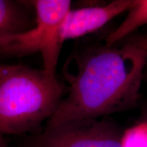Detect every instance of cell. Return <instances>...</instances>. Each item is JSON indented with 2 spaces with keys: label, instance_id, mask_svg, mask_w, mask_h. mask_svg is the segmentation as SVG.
<instances>
[{
  "label": "cell",
  "instance_id": "cell-2",
  "mask_svg": "<svg viewBox=\"0 0 147 147\" xmlns=\"http://www.w3.org/2000/svg\"><path fill=\"white\" fill-rule=\"evenodd\" d=\"M65 85L42 69L0 64V136L36 133L52 117Z\"/></svg>",
  "mask_w": 147,
  "mask_h": 147
},
{
  "label": "cell",
  "instance_id": "cell-11",
  "mask_svg": "<svg viewBox=\"0 0 147 147\" xmlns=\"http://www.w3.org/2000/svg\"><path fill=\"white\" fill-rule=\"evenodd\" d=\"M23 147H25V146H23Z\"/></svg>",
  "mask_w": 147,
  "mask_h": 147
},
{
  "label": "cell",
  "instance_id": "cell-8",
  "mask_svg": "<svg viewBox=\"0 0 147 147\" xmlns=\"http://www.w3.org/2000/svg\"><path fill=\"white\" fill-rule=\"evenodd\" d=\"M121 147H147V121L125 130L121 136Z\"/></svg>",
  "mask_w": 147,
  "mask_h": 147
},
{
  "label": "cell",
  "instance_id": "cell-7",
  "mask_svg": "<svg viewBox=\"0 0 147 147\" xmlns=\"http://www.w3.org/2000/svg\"><path fill=\"white\" fill-rule=\"evenodd\" d=\"M146 24L147 0H135L123 21L107 37L106 45H116L134 31Z\"/></svg>",
  "mask_w": 147,
  "mask_h": 147
},
{
  "label": "cell",
  "instance_id": "cell-5",
  "mask_svg": "<svg viewBox=\"0 0 147 147\" xmlns=\"http://www.w3.org/2000/svg\"><path fill=\"white\" fill-rule=\"evenodd\" d=\"M135 0H115L102 6H92L69 11L63 22V41L94 32L113 18L129 10Z\"/></svg>",
  "mask_w": 147,
  "mask_h": 147
},
{
  "label": "cell",
  "instance_id": "cell-6",
  "mask_svg": "<svg viewBox=\"0 0 147 147\" xmlns=\"http://www.w3.org/2000/svg\"><path fill=\"white\" fill-rule=\"evenodd\" d=\"M24 1L0 0V36L15 34L34 26Z\"/></svg>",
  "mask_w": 147,
  "mask_h": 147
},
{
  "label": "cell",
  "instance_id": "cell-1",
  "mask_svg": "<svg viewBox=\"0 0 147 147\" xmlns=\"http://www.w3.org/2000/svg\"><path fill=\"white\" fill-rule=\"evenodd\" d=\"M147 55L129 40L123 45L93 46L73 53L63 67L69 84L47 127L99 119L134 108L139 100Z\"/></svg>",
  "mask_w": 147,
  "mask_h": 147
},
{
  "label": "cell",
  "instance_id": "cell-4",
  "mask_svg": "<svg viewBox=\"0 0 147 147\" xmlns=\"http://www.w3.org/2000/svg\"><path fill=\"white\" fill-rule=\"evenodd\" d=\"M123 132L99 119L70 121L47 127L27 139L25 147H121Z\"/></svg>",
  "mask_w": 147,
  "mask_h": 147
},
{
  "label": "cell",
  "instance_id": "cell-3",
  "mask_svg": "<svg viewBox=\"0 0 147 147\" xmlns=\"http://www.w3.org/2000/svg\"><path fill=\"white\" fill-rule=\"evenodd\" d=\"M36 13L34 25L25 32L0 36V54L22 57L40 53L43 70L56 76L57 66L63 44L62 27L71 9L69 0L29 1Z\"/></svg>",
  "mask_w": 147,
  "mask_h": 147
},
{
  "label": "cell",
  "instance_id": "cell-9",
  "mask_svg": "<svg viewBox=\"0 0 147 147\" xmlns=\"http://www.w3.org/2000/svg\"><path fill=\"white\" fill-rule=\"evenodd\" d=\"M130 41L136 44L138 47L142 49L147 55V35L138 36L131 38Z\"/></svg>",
  "mask_w": 147,
  "mask_h": 147
},
{
  "label": "cell",
  "instance_id": "cell-10",
  "mask_svg": "<svg viewBox=\"0 0 147 147\" xmlns=\"http://www.w3.org/2000/svg\"><path fill=\"white\" fill-rule=\"evenodd\" d=\"M0 147H9L8 143L4 136H0Z\"/></svg>",
  "mask_w": 147,
  "mask_h": 147
}]
</instances>
